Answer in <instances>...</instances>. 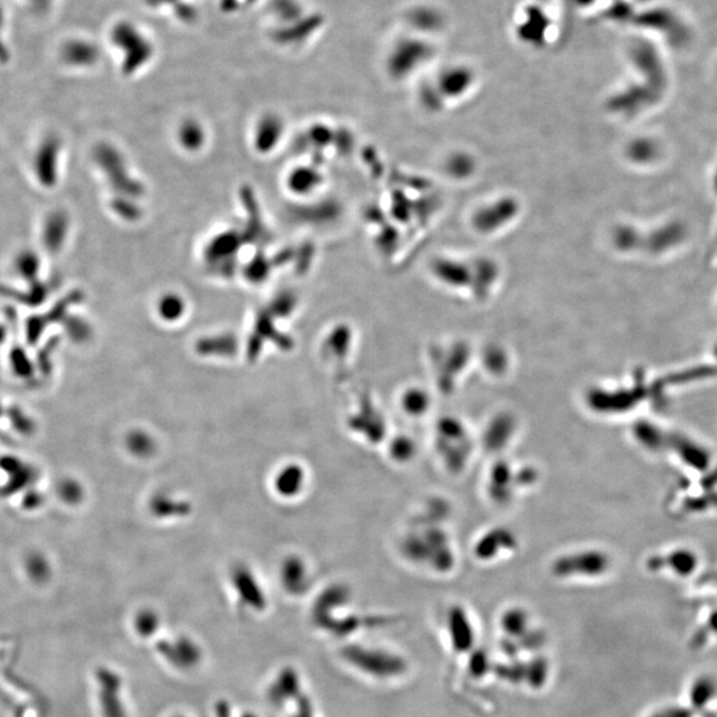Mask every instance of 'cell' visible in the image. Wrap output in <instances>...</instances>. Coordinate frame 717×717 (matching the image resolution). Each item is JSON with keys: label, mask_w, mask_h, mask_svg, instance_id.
<instances>
[{"label": "cell", "mask_w": 717, "mask_h": 717, "mask_svg": "<svg viewBox=\"0 0 717 717\" xmlns=\"http://www.w3.org/2000/svg\"><path fill=\"white\" fill-rule=\"evenodd\" d=\"M345 656L363 672L382 679L400 675L405 670V663L401 658L380 649L348 647L345 651Z\"/></svg>", "instance_id": "1"}, {"label": "cell", "mask_w": 717, "mask_h": 717, "mask_svg": "<svg viewBox=\"0 0 717 717\" xmlns=\"http://www.w3.org/2000/svg\"><path fill=\"white\" fill-rule=\"evenodd\" d=\"M448 627L452 646L455 651L467 652L473 647L474 631L467 612L462 608L453 607L451 610L448 618Z\"/></svg>", "instance_id": "2"}, {"label": "cell", "mask_w": 717, "mask_h": 717, "mask_svg": "<svg viewBox=\"0 0 717 717\" xmlns=\"http://www.w3.org/2000/svg\"><path fill=\"white\" fill-rule=\"evenodd\" d=\"M63 56L70 66L86 67L95 63L97 57L96 47L86 40H70L63 50Z\"/></svg>", "instance_id": "3"}, {"label": "cell", "mask_w": 717, "mask_h": 717, "mask_svg": "<svg viewBox=\"0 0 717 717\" xmlns=\"http://www.w3.org/2000/svg\"><path fill=\"white\" fill-rule=\"evenodd\" d=\"M668 565L677 575L687 577L692 574L697 566L696 554L688 549H679L670 554Z\"/></svg>", "instance_id": "4"}, {"label": "cell", "mask_w": 717, "mask_h": 717, "mask_svg": "<svg viewBox=\"0 0 717 717\" xmlns=\"http://www.w3.org/2000/svg\"><path fill=\"white\" fill-rule=\"evenodd\" d=\"M716 693V684L711 677L703 676L697 679L690 688V702L696 708L704 707L709 703Z\"/></svg>", "instance_id": "5"}, {"label": "cell", "mask_w": 717, "mask_h": 717, "mask_svg": "<svg viewBox=\"0 0 717 717\" xmlns=\"http://www.w3.org/2000/svg\"><path fill=\"white\" fill-rule=\"evenodd\" d=\"M526 624V614L521 610H511L502 618V627L509 635L524 634Z\"/></svg>", "instance_id": "6"}, {"label": "cell", "mask_w": 717, "mask_h": 717, "mask_svg": "<svg viewBox=\"0 0 717 717\" xmlns=\"http://www.w3.org/2000/svg\"><path fill=\"white\" fill-rule=\"evenodd\" d=\"M524 677L529 680V683L533 687H541L548 677V664L545 661H541V659L531 663L529 671L526 670Z\"/></svg>", "instance_id": "7"}, {"label": "cell", "mask_w": 717, "mask_h": 717, "mask_svg": "<svg viewBox=\"0 0 717 717\" xmlns=\"http://www.w3.org/2000/svg\"><path fill=\"white\" fill-rule=\"evenodd\" d=\"M488 663H489L488 662V658H486V655L483 652L476 654L473 656V659H471V663H470L473 674L477 676L483 675V671L488 668Z\"/></svg>", "instance_id": "8"}, {"label": "cell", "mask_w": 717, "mask_h": 717, "mask_svg": "<svg viewBox=\"0 0 717 717\" xmlns=\"http://www.w3.org/2000/svg\"><path fill=\"white\" fill-rule=\"evenodd\" d=\"M31 4H33L36 8L39 10H45L47 7H50L51 4V0H28Z\"/></svg>", "instance_id": "9"}, {"label": "cell", "mask_w": 717, "mask_h": 717, "mask_svg": "<svg viewBox=\"0 0 717 717\" xmlns=\"http://www.w3.org/2000/svg\"><path fill=\"white\" fill-rule=\"evenodd\" d=\"M1 26H3V13H1V7H0V32H1ZM0 48H1V43H0Z\"/></svg>", "instance_id": "10"}, {"label": "cell", "mask_w": 717, "mask_h": 717, "mask_svg": "<svg viewBox=\"0 0 717 717\" xmlns=\"http://www.w3.org/2000/svg\"><path fill=\"white\" fill-rule=\"evenodd\" d=\"M651 717H665V715H659V714H656V715H652Z\"/></svg>", "instance_id": "11"}]
</instances>
